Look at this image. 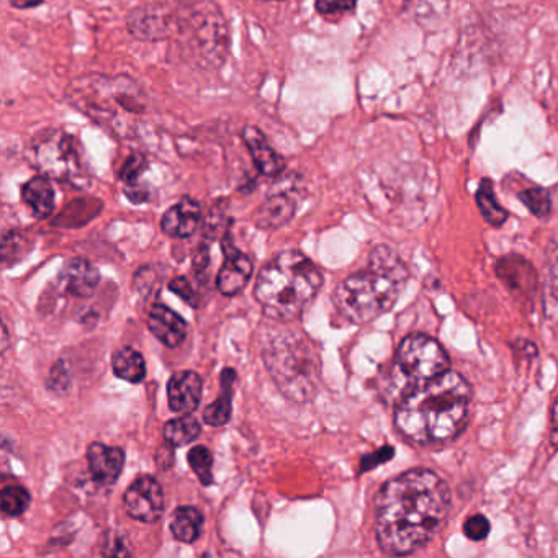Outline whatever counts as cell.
I'll return each mask as SVG.
<instances>
[{
  "label": "cell",
  "mask_w": 558,
  "mask_h": 558,
  "mask_svg": "<svg viewBox=\"0 0 558 558\" xmlns=\"http://www.w3.org/2000/svg\"><path fill=\"white\" fill-rule=\"evenodd\" d=\"M544 311L547 320L558 323V236L550 241L545 259Z\"/></svg>",
  "instance_id": "22"
},
{
  "label": "cell",
  "mask_w": 558,
  "mask_h": 558,
  "mask_svg": "<svg viewBox=\"0 0 558 558\" xmlns=\"http://www.w3.org/2000/svg\"><path fill=\"white\" fill-rule=\"evenodd\" d=\"M472 392L457 372H444L414 385L396 406L398 431L418 444L444 442L459 436L468 419Z\"/></svg>",
  "instance_id": "2"
},
{
  "label": "cell",
  "mask_w": 558,
  "mask_h": 558,
  "mask_svg": "<svg viewBox=\"0 0 558 558\" xmlns=\"http://www.w3.org/2000/svg\"><path fill=\"white\" fill-rule=\"evenodd\" d=\"M125 194L128 200H131L133 203L148 202L149 198H151V190H149L148 185L138 184V182L126 185Z\"/></svg>",
  "instance_id": "34"
},
{
  "label": "cell",
  "mask_w": 558,
  "mask_h": 558,
  "mask_svg": "<svg viewBox=\"0 0 558 558\" xmlns=\"http://www.w3.org/2000/svg\"><path fill=\"white\" fill-rule=\"evenodd\" d=\"M203 382L197 372H179L167 383V400L174 413L190 414L202 401Z\"/></svg>",
  "instance_id": "14"
},
{
  "label": "cell",
  "mask_w": 558,
  "mask_h": 558,
  "mask_svg": "<svg viewBox=\"0 0 558 558\" xmlns=\"http://www.w3.org/2000/svg\"><path fill=\"white\" fill-rule=\"evenodd\" d=\"M59 284L72 297H92L100 284L99 270L86 259L72 257L59 272Z\"/></svg>",
  "instance_id": "13"
},
{
  "label": "cell",
  "mask_w": 558,
  "mask_h": 558,
  "mask_svg": "<svg viewBox=\"0 0 558 558\" xmlns=\"http://www.w3.org/2000/svg\"><path fill=\"white\" fill-rule=\"evenodd\" d=\"M30 503H32V496L28 493L27 488H23V486L9 485L0 491V509L9 518L22 516L27 511Z\"/></svg>",
  "instance_id": "27"
},
{
  "label": "cell",
  "mask_w": 558,
  "mask_h": 558,
  "mask_svg": "<svg viewBox=\"0 0 558 558\" xmlns=\"http://www.w3.org/2000/svg\"><path fill=\"white\" fill-rule=\"evenodd\" d=\"M66 97L92 122L115 131L117 135L131 131V120L146 110L143 90L126 76L87 74L72 82Z\"/></svg>",
  "instance_id": "5"
},
{
  "label": "cell",
  "mask_w": 558,
  "mask_h": 558,
  "mask_svg": "<svg viewBox=\"0 0 558 558\" xmlns=\"http://www.w3.org/2000/svg\"><path fill=\"white\" fill-rule=\"evenodd\" d=\"M450 490L439 475L411 470L382 486L375 508V536L388 555H408L428 544L446 521Z\"/></svg>",
  "instance_id": "1"
},
{
  "label": "cell",
  "mask_w": 558,
  "mask_h": 558,
  "mask_svg": "<svg viewBox=\"0 0 558 558\" xmlns=\"http://www.w3.org/2000/svg\"><path fill=\"white\" fill-rule=\"evenodd\" d=\"M148 328L167 347H179L187 336V323L169 306L154 305L149 311Z\"/></svg>",
  "instance_id": "17"
},
{
  "label": "cell",
  "mask_w": 558,
  "mask_h": 558,
  "mask_svg": "<svg viewBox=\"0 0 558 558\" xmlns=\"http://www.w3.org/2000/svg\"><path fill=\"white\" fill-rule=\"evenodd\" d=\"M172 292H176L180 298H184L190 305H194L192 302V297H194V292H192V287H190L189 280L184 279V277H177V279L172 280L171 285H169Z\"/></svg>",
  "instance_id": "35"
},
{
  "label": "cell",
  "mask_w": 558,
  "mask_h": 558,
  "mask_svg": "<svg viewBox=\"0 0 558 558\" xmlns=\"http://www.w3.org/2000/svg\"><path fill=\"white\" fill-rule=\"evenodd\" d=\"M192 472L197 475L202 485L208 486L213 483V454L205 446H197L190 450L187 455Z\"/></svg>",
  "instance_id": "29"
},
{
  "label": "cell",
  "mask_w": 558,
  "mask_h": 558,
  "mask_svg": "<svg viewBox=\"0 0 558 558\" xmlns=\"http://www.w3.org/2000/svg\"><path fill=\"white\" fill-rule=\"evenodd\" d=\"M406 9L410 10L416 20L421 23L439 22L449 12L450 0H403Z\"/></svg>",
  "instance_id": "28"
},
{
  "label": "cell",
  "mask_w": 558,
  "mask_h": 558,
  "mask_svg": "<svg viewBox=\"0 0 558 558\" xmlns=\"http://www.w3.org/2000/svg\"><path fill=\"white\" fill-rule=\"evenodd\" d=\"M357 0H316L318 14L328 18H339L356 9Z\"/></svg>",
  "instance_id": "32"
},
{
  "label": "cell",
  "mask_w": 558,
  "mask_h": 558,
  "mask_svg": "<svg viewBox=\"0 0 558 558\" xmlns=\"http://www.w3.org/2000/svg\"><path fill=\"white\" fill-rule=\"evenodd\" d=\"M27 156L48 179L79 187L89 177L81 144L68 131H41L28 146Z\"/></svg>",
  "instance_id": "7"
},
{
  "label": "cell",
  "mask_w": 558,
  "mask_h": 558,
  "mask_svg": "<svg viewBox=\"0 0 558 558\" xmlns=\"http://www.w3.org/2000/svg\"><path fill=\"white\" fill-rule=\"evenodd\" d=\"M123 504L131 519L148 524L159 521L164 513V491L161 483L151 475L138 478L126 490Z\"/></svg>",
  "instance_id": "9"
},
{
  "label": "cell",
  "mask_w": 558,
  "mask_h": 558,
  "mask_svg": "<svg viewBox=\"0 0 558 558\" xmlns=\"http://www.w3.org/2000/svg\"><path fill=\"white\" fill-rule=\"evenodd\" d=\"M264 360L285 398L306 403L315 396L320 383V357L305 334H275L264 349Z\"/></svg>",
  "instance_id": "6"
},
{
  "label": "cell",
  "mask_w": 558,
  "mask_h": 558,
  "mask_svg": "<svg viewBox=\"0 0 558 558\" xmlns=\"http://www.w3.org/2000/svg\"><path fill=\"white\" fill-rule=\"evenodd\" d=\"M10 5L15 7V9H33V7H38V5L43 4L45 0H9Z\"/></svg>",
  "instance_id": "37"
},
{
  "label": "cell",
  "mask_w": 558,
  "mask_h": 558,
  "mask_svg": "<svg viewBox=\"0 0 558 558\" xmlns=\"http://www.w3.org/2000/svg\"><path fill=\"white\" fill-rule=\"evenodd\" d=\"M408 279L410 272L400 256L388 246H377L370 252L367 269L336 287L334 306L349 323H370L395 305Z\"/></svg>",
  "instance_id": "3"
},
{
  "label": "cell",
  "mask_w": 558,
  "mask_h": 558,
  "mask_svg": "<svg viewBox=\"0 0 558 558\" xmlns=\"http://www.w3.org/2000/svg\"><path fill=\"white\" fill-rule=\"evenodd\" d=\"M477 205L486 223H490L491 226H501L508 220V212L496 200L493 184L488 179H483L478 187Z\"/></svg>",
  "instance_id": "26"
},
{
  "label": "cell",
  "mask_w": 558,
  "mask_h": 558,
  "mask_svg": "<svg viewBox=\"0 0 558 558\" xmlns=\"http://www.w3.org/2000/svg\"><path fill=\"white\" fill-rule=\"evenodd\" d=\"M261 2H262V0H261ZM264 2H267V0H264Z\"/></svg>",
  "instance_id": "39"
},
{
  "label": "cell",
  "mask_w": 558,
  "mask_h": 558,
  "mask_svg": "<svg viewBox=\"0 0 558 558\" xmlns=\"http://www.w3.org/2000/svg\"><path fill=\"white\" fill-rule=\"evenodd\" d=\"M401 374L419 385L449 370V357L436 339L424 334H411L398 347Z\"/></svg>",
  "instance_id": "8"
},
{
  "label": "cell",
  "mask_w": 558,
  "mask_h": 558,
  "mask_svg": "<svg viewBox=\"0 0 558 558\" xmlns=\"http://www.w3.org/2000/svg\"><path fill=\"white\" fill-rule=\"evenodd\" d=\"M236 382V372L233 369H225L221 372V393L213 405L207 406L203 411V421L212 426L220 428L225 426L231 418L233 411V385Z\"/></svg>",
  "instance_id": "21"
},
{
  "label": "cell",
  "mask_w": 558,
  "mask_h": 558,
  "mask_svg": "<svg viewBox=\"0 0 558 558\" xmlns=\"http://www.w3.org/2000/svg\"><path fill=\"white\" fill-rule=\"evenodd\" d=\"M202 218V207L194 198L185 197L169 208L161 220V228L169 238H190Z\"/></svg>",
  "instance_id": "16"
},
{
  "label": "cell",
  "mask_w": 558,
  "mask_h": 558,
  "mask_svg": "<svg viewBox=\"0 0 558 558\" xmlns=\"http://www.w3.org/2000/svg\"><path fill=\"white\" fill-rule=\"evenodd\" d=\"M552 444L558 446V398L555 400L554 410H552Z\"/></svg>",
  "instance_id": "38"
},
{
  "label": "cell",
  "mask_w": 558,
  "mask_h": 558,
  "mask_svg": "<svg viewBox=\"0 0 558 558\" xmlns=\"http://www.w3.org/2000/svg\"><path fill=\"white\" fill-rule=\"evenodd\" d=\"M297 212V202L292 195L274 194L266 198L256 212L257 228L262 230H277L287 225Z\"/></svg>",
  "instance_id": "19"
},
{
  "label": "cell",
  "mask_w": 558,
  "mask_h": 558,
  "mask_svg": "<svg viewBox=\"0 0 558 558\" xmlns=\"http://www.w3.org/2000/svg\"><path fill=\"white\" fill-rule=\"evenodd\" d=\"M221 248L225 252L226 261L216 277V287L225 297H234L243 292L248 285L254 270V262L248 254L234 248L230 236H226Z\"/></svg>",
  "instance_id": "10"
},
{
  "label": "cell",
  "mask_w": 558,
  "mask_h": 558,
  "mask_svg": "<svg viewBox=\"0 0 558 558\" xmlns=\"http://www.w3.org/2000/svg\"><path fill=\"white\" fill-rule=\"evenodd\" d=\"M22 200L36 218H48L54 210V190L50 179L33 177L22 187Z\"/></svg>",
  "instance_id": "20"
},
{
  "label": "cell",
  "mask_w": 558,
  "mask_h": 558,
  "mask_svg": "<svg viewBox=\"0 0 558 558\" xmlns=\"http://www.w3.org/2000/svg\"><path fill=\"white\" fill-rule=\"evenodd\" d=\"M496 274L503 284L519 297L534 298L539 288V277L532 264L521 256H506L496 264Z\"/></svg>",
  "instance_id": "12"
},
{
  "label": "cell",
  "mask_w": 558,
  "mask_h": 558,
  "mask_svg": "<svg viewBox=\"0 0 558 558\" xmlns=\"http://www.w3.org/2000/svg\"><path fill=\"white\" fill-rule=\"evenodd\" d=\"M87 464L95 482L112 485L117 482L125 467V452L120 447L105 446L94 442L87 449Z\"/></svg>",
  "instance_id": "15"
},
{
  "label": "cell",
  "mask_w": 558,
  "mask_h": 558,
  "mask_svg": "<svg viewBox=\"0 0 558 558\" xmlns=\"http://www.w3.org/2000/svg\"><path fill=\"white\" fill-rule=\"evenodd\" d=\"M200 432H202V428L197 419L190 414H184V416L167 421L164 426V439L171 447H182L194 442L200 436Z\"/></svg>",
  "instance_id": "25"
},
{
  "label": "cell",
  "mask_w": 558,
  "mask_h": 558,
  "mask_svg": "<svg viewBox=\"0 0 558 558\" xmlns=\"http://www.w3.org/2000/svg\"><path fill=\"white\" fill-rule=\"evenodd\" d=\"M393 449L392 447H383L382 450H378L374 455L370 457H365L364 462H362V470H369V468H375L378 464L382 462H387L388 459H392Z\"/></svg>",
  "instance_id": "36"
},
{
  "label": "cell",
  "mask_w": 558,
  "mask_h": 558,
  "mask_svg": "<svg viewBox=\"0 0 558 558\" xmlns=\"http://www.w3.org/2000/svg\"><path fill=\"white\" fill-rule=\"evenodd\" d=\"M112 369L113 374L125 382L141 383L146 377L144 357L131 347H123L113 356Z\"/></svg>",
  "instance_id": "24"
},
{
  "label": "cell",
  "mask_w": 558,
  "mask_h": 558,
  "mask_svg": "<svg viewBox=\"0 0 558 558\" xmlns=\"http://www.w3.org/2000/svg\"><path fill=\"white\" fill-rule=\"evenodd\" d=\"M171 25V14L159 5H141L128 15V30L138 40H164L171 35Z\"/></svg>",
  "instance_id": "11"
},
{
  "label": "cell",
  "mask_w": 558,
  "mask_h": 558,
  "mask_svg": "<svg viewBox=\"0 0 558 558\" xmlns=\"http://www.w3.org/2000/svg\"><path fill=\"white\" fill-rule=\"evenodd\" d=\"M490 529V521L483 514H473L464 524L465 536L470 540H475V542L485 540L490 534Z\"/></svg>",
  "instance_id": "33"
},
{
  "label": "cell",
  "mask_w": 558,
  "mask_h": 558,
  "mask_svg": "<svg viewBox=\"0 0 558 558\" xmlns=\"http://www.w3.org/2000/svg\"><path fill=\"white\" fill-rule=\"evenodd\" d=\"M323 287V274L303 252L288 249L262 267L254 297L266 318L290 323L303 315Z\"/></svg>",
  "instance_id": "4"
},
{
  "label": "cell",
  "mask_w": 558,
  "mask_h": 558,
  "mask_svg": "<svg viewBox=\"0 0 558 558\" xmlns=\"http://www.w3.org/2000/svg\"><path fill=\"white\" fill-rule=\"evenodd\" d=\"M148 167V159L144 158L141 153H133L130 158L126 159L122 169L118 172V179L125 182L126 185L135 184L140 179L141 174Z\"/></svg>",
  "instance_id": "31"
},
{
  "label": "cell",
  "mask_w": 558,
  "mask_h": 558,
  "mask_svg": "<svg viewBox=\"0 0 558 558\" xmlns=\"http://www.w3.org/2000/svg\"><path fill=\"white\" fill-rule=\"evenodd\" d=\"M519 200L526 205L527 210L536 215L537 218H547L552 210V200L547 190L532 187V189L522 190Z\"/></svg>",
  "instance_id": "30"
},
{
  "label": "cell",
  "mask_w": 558,
  "mask_h": 558,
  "mask_svg": "<svg viewBox=\"0 0 558 558\" xmlns=\"http://www.w3.org/2000/svg\"><path fill=\"white\" fill-rule=\"evenodd\" d=\"M243 140L251 153L252 161L262 176L275 177L285 169V159L270 146L266 135L256 126H246Z\"/></svg>",
  "instance_id": "18"
},
{
  "label": "cell",
  "mask_w": 558,
  "mask_h": 558,
  "mask_svg": "<svg viewBox=\"0 0 558 558\" xmlns=\"http://www.w3.org/2000/svg\"><path fill=\"white\" fill-rule=\"evenodd\" d=\"M203 514L194 506H180L172 513L171 534L174 539L182 544H194L200 537L203 529Z\"/></svg>",
  "instance_id": "23"
}]
</instances>
